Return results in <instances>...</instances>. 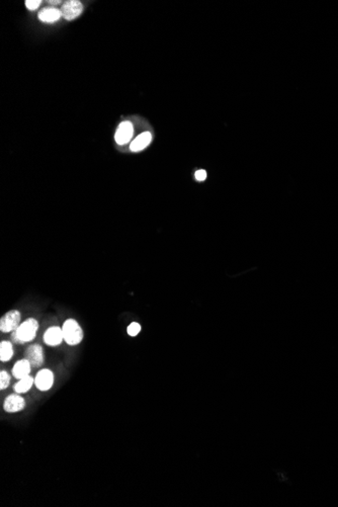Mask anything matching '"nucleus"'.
I'll return each mask as SVG.
<instances>
[{
	"instance_id": "18",
	"label": "nucleus",
	"mask_w": 338,
	"mask_h": 507,
	"mask_svg": "<svg viewBox=\"0 0 338 507\" xmlns=\"http://www.w3.org/2000/svg\"><path fill=\"white\" fill-rule=\"evenodd\" d=\"M196 176V180L198 182H204L206 178H207V171L204 170V169H200V170H198L195 174Z\"/></svg>"
},
{
	"instance_id": "6",
	"label": "nucleus",
	"mask_w": 338,
	"mask_h": 507,
	"mask_svg": "<svg viewBox=\"0 0 338 507\" xmlns=\"http://www.w3.org/2000/svg\"><path fill=\"white\" fill-rule=\"evenodd\" d=\"M54 384V374L48 368L40 369L35 378V385L40 391H49Z\"/></svg>"
},
{
	"instance_id": "7",
	"label": "nucleus",
	"mask_w": 338,
	"mask_h": 507,
	"mask_svg": "<svg viewBox=\"0 0 338 507\" xmlns=\"http://www.w3.org/2000/svg\"><path fill=\"white\" fill-rule=\"evenodd\" d=\"M25 359L32 366H40L44 364V350L40 345H30L25 350Z\"/></svg>"
},
{
	"instance_id": "4",
	"label": "nucleus",
	"mask_w": 338,
	"mask_h": 507,
	"mask_svg": "<svg viewBox=\"0 0 338 507\" xmlns=\"http://www.w3.org/2000/svg\"><path fill=\"white\" fill-rule=\"evenodd\" d=\"M134 133V128L131 122H123L119 125L116 134H115V140L117 144L123 146L128 144L129 141H131L132 136Z\"/></svg>"
},
{
	"instance_id": "5",
	"label": "nucleus",
	"mask_w": 338,
	"mask_h": 507,
	"mask_svg": "<svg viewBox=\"0 0 338 507\" xmlns=\"http://www.w3.org/2000/svg\"><path fill=\"white\" fill-rule=\"evenodd\" d=\"M82 10L83 6L80 1H77V0H69V1H66L62 5L61 13L65 20H72L78 18L81 13H82Z\"/></svg>"
},
{
	"instance_id": "9",
	"label": "nucleus",
	"mask_w": 338,
	"mask_h": 507,
	"mask_svg": "<svg viewBox=\"0 0 338 507\" xmlns=\"http://www.w3.org/2000/svg\"><path fill=\"white\" fill-rule=\"evenodd\" d=\"M24 406H25L24 399L22 398V397H20L19 395H15V394L6 397L4 403H3V408L8 413L20 412V411H21L24 408Z\"/></svg>"
},
{
	"instance_id": "2",
	"label": "nucleus",
	"mask_w": 338,
	"mask_h": 507,
	"mask_svg": "<svg viewBox=\"0 0 338 507\" xmlns=\"http://www.w3.org/2000/svg\"><path fill=\"white\" fill-rule=\"evenodd\" d=\"M64 340L67 345H77L83 339V330L74 319H67L62 327Z\"/></svg>"
},
{
	"instance_id": "11",
	"label": "nucleus",
	"mask_w": 338,
	"mask_h": 507,
	"mask_svg": "<svg viewBox=\"0 0 338 507\" xmlns=\"http://www.w3.org/2000/svg\"><path fill=\"white\" fill-rule=\"evenodd\" d=\"M32 371V365L31 363L24 359L19 361L12 367V376L18 380H20L24 377L30 376Z\"/></svg>"
},
{
	"instance_id": "10",
	"label": "nucleus",
	"mask_w": 338,
	"mask_h": 507,
	"mask_svg": "<svg viewBox=\"0 0 338 507\" xmlns=\"http://www.w3.org/2000/svg\"><path fill=\"white\" fill-rule=\"evenodd\" d=\"M151 141H152V134L150 132H144V133L140 134L137 138L131 143V145H130L131 151L140 152V151H142V150H144L147 146H149Z\"/></svg>"
},
{
	"instance_id": "16",
	"label": "nucleus",
	"mask_w": 338,
	"mask_h": 507,
	"mask_svg": "<svg viewBox=\"0 0 338 507\" xmlns=\"http://www.w3.org/2000/svg\"><path fill=\"white\" fill-rule=\"evenodd\" d=\"M10 384V376L7 372L2 371L0 373V389L4 390L6 389Z\"/></svg>"
},
{
	"instance_id": "3",
	"label": "nucleus",
	"mask_w": 338,
	"mask_h": 507,
	"mask_svg": "<svg viewBox=\"0 0 338 507\" xmlns=\"http://www.w3.org/2000/svg\"><path fill=\"white\" fill-rule=\"evenodd\" d=\"M21 315L18 310H11L4 314L0 320V330L1 332H13L20 325Z\"/></svg>"
},
{
	"instance_id": "17",
	"label": "nucleus",
	"mask_w": 338,
	"mask_h": 507,
	"mask_svg": "<svg viewBox=\"0 0 338 507\" xmlns=\"http://www.w3.org/2000/svg\"><path fill=\"white\" fill-rule=\"evenodd\" d=\"M40 3H42L40 2V0H26L25 6L28 7V9H30V10H35L40 6Z\"/></svg>"
},
{
	"instance_id": "12",
	"label": "nucleus",
	"mask_w": 338,
	"mask_h": 507,
	"mask_svg": "<svg viewBox=\"0 0 338 507\" xmlns=\"http://www.w3.org/2000/svg\"><path fill=\"white\" fill-rule=\"evenodd\" d=\"M61 17H62L61 10H59L57 8H54V7L44 8L40 10L38 15V18L40 21L48 22V23L58 21Z\"/></svg>"
},
{
	"instance_id": "15",
	"label": "nucleus",
	"mask_w": 338,
	"mask_h": 507,
	"mask_svg": "<svg viewBox=\"0 0 338 507\" xmlns=\"http://www.w3.org/2000/svg\"><path fill=\"white\" fill-rule=\"evenodd\" d=\"M141 331V325L138 322H132L128 328L127 332L130 336H137Z\"/></svg>"
},
{
	"instance_id": "13",
	"label": "nucleus",
	"mask_w": 338,
	"mask_h": 507,
	"mask_svg": "<svg viewBox=\"0 0 338 507\" xmlns=\"http://www.w3.org/2000/svg\"><path fill=\"white\" fill-rule=\"evenodd\" d=\"M34 384H35V380L31 376H28V377H24V378L19 380V382L16 384L13 389H15V391L18 394L26 393L33 387Z\"/></svg>"
},
{
	"instance_id": "14",
	"label": "nucleus",
	"mask_w": 338,
	"mask_h": 507,
	"mask_svg": "<svg viewBox=\"0 0 338 507\" xmlns=\"http://www.w3.org/2000/svg\"><path fill=\"white\" fill-rule=\"evenodd\" d=\"M13 355V346L9 341H1L0 344V360L1 362H8Z\"/></svg>"
},
{
	"instance_id": "1",
	"label": "nucleus",
	"mask_w": 338,
	"mask_h": 507,
	"mask_svg": "<svg viewBox=\"0 0 338 507\" xmlns=\"http://www.w3.org/2000/svg\"><path fill=\"white\" fill-rule=\"evenodd\" d=\"M39 330V322L35 318H29L23 321L18 329L12 332L11 339L16 344H25V342L32 341Z\"/></svg>"
},
{
	"instance_id": "19",
	"label": "nucleus",
	"mask_w": 338,
	"mask_h": 507,
	"mask_svg": "<svg viewBox=\"0 0 338 507\" xmlns=\"http://www.w3.org/2000/svg\"><path fill=\"white\" fill-rule=\"evenodd\" d=\"M49 2L52 3V4H58V3H60V1H49Z\"/></svg>"
},
{
	"instance_id": "8",
	"label": "nucleus",
	"mask_w": 338,
	"mask_h": 507,
	"mask_svg": "<svg viewBox=\"0 0 338 507\" xmlns=\"http://www.w3.org/2000/svg\"><path fill=\"white\" fill-rule=\"evenodd\" d=\"M64 339L63 330L59 326H51L44 334V341L47 345L58 346Z\"/></svg>"
}]
</instances>
